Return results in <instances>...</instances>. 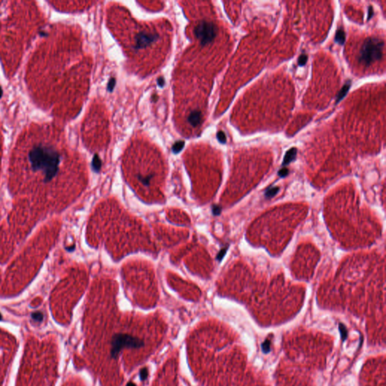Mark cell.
<instances>
[{
  "label": "cell",
  "instance_id": "13",
  "mask_svg": "<svg viewBox=\"0 0 386 386\" xmlns=\"http://www.w3.org/2000/svg\"><path fill=\"white\" fill-rule=\"evenodd\" d=\"M184 146V143L183 141L180 142H177V143H176L173 146V148H172V150H173V152H175V153H177V152H178L183 149V147Z\"/></svg>",
  "mask_w": 386,
  "mask_h": 386
},
{
  "label": "cell",
  "instance_id": "22",
  "mask_svg": "<svg viewBox=\"0 0 386 386\" xmlns=\"http://www.w3.org/2000/svg\"><path fill=\"white\" fill-rule=\"evenodd\" d=\"M114 85H115V79H112L110 80V82H109V86H108V89L109 90V91L112 90L113 87H114Z\"/></svg>",
  "mask_w": 386,
  "mask_h": 386
},
{
  "label": "cell",
  "instance_id": "15",
  "mask_svg": "<svg viewBox=\"0 0 386 386\" xmlns=\"http://www.w3.org/2000/svg\"><path fill=\"white\" fill-rule=\"evenodd\" d=\"M339 331H340V333H341V335H342V339H345L348 335L346 327L345 326V325L342 324H339Z\"/></svg>",
  "mask_w": 386,
  "mask_h": 386
},
{
  "label": "cell",
  "instance_id": "10",
  "mask_svg": "<svg viewBox=\"0 0 386 386\" xmlns=\"http://www.w3.org/2000/svg\"><path fill=\"white\" fill-rule=\"evenodd\" d=\"M278 191H279V187H277V186L267 188L266 191H265V198H272V197H274V195L278 193Z\"/></svg>",
  "mask_w": 386,
  "mask_h": 386
},
{
  "label": "cell",
  "instance_id": "1",
  "mask_svg": "<svg viewBox=\"0 0 386 386\" xmlns=\"http://www.w3.org/2000/svg\"><path fill=\"white\" fill-rule=\"evenodd\" d=\"M28 159L34 171L41 170L44 173V182H50L59 171L60 155L52 146L36 145L29 152Z\"/></svg>",
  "mask_w": 386,
  "mask_h": 386
},
{
  "label": "cell",
  "instance_id": "20",
  "mask_svg": "<svg viewBox=\"0 0 386 386\" xmlns=\"http://www.w3.org/2000/svg\"><path fill=\"white\" fill-rule=\"evenodd\" d=\"M212 210H213V213L214 215H219L221 213V208L217 205L213 206V209Z\"/></svg>",
  "mask_w": 386,
  "mask_h": 386
},
{
  "label": "cell",
  "instance_id": "18",
  "mask_svg": "<svg viewBox=\"0 0 386 386\" xmlns=\"http://www.w3.org/2000/svg\"><path fill=\"white\" fill-rule=\"evenodd\" d=\"M288 174H289V170L286 168H284L278 171V176L281 177H285L286 176L288 175Z\"/></svg>",
  "mask_w": 386,
  "mask_h": 386
},
{
  "label": "cell",
  "instance_id": "5",
  "mask_svg": "<svg viewBox=\"0 0 386 386\" xmlns=\"http://www.w3.org/2000/svg\"><path fill=\"white\" fill-rule=\"evenodd\" d=\"M158 39V36L155 33L144 31L140 33L136 36V48H143L151 45Z\"/></svg>",
  "mask_w": 386,
  "mask_h": 386
},
{
  "label": "cell",
  "instance_id": "12",
  "mask_svg": "<svg viewBox=\"0 0 386 386\" xmlns=\"http://www.w3.org/2000/svg\"><path fill=\"white\" fill-rule=\"evenodd\" d=\"M32 319L37 322H42L43 320V314L41 312H35L31 314Z\"/></svg>",
  "mask_w": 386,
  "mask_h": 386
},
{
  "label": "cell",
  "instance_id": "28",
  "mask_svg": "<svg viewBox=\"0 0 386 386\" xmlns=\"http://www.w3.org/2000/svg\"><path fill=\"white\" fill-rule=\"evenodd\" d=\"M2 317L1 313H0V320H2Z\"/></svg>",
  "mask_w": 386,
  "mask_h": 386
},
{
  "label": "cell",
  "instance_id": "6",
  "mask_svg": "<svg viewBox=\"0 0 386 386\" xmlns=\"http://www.w3.org/2000/svg\"><path fill=\"white\" fill-rule=\"evenodd\" d=\"M188 122L193 127L198 126L202 122V113L198 111H193L188 117Z\"/></svg>",
  "mask_w": 386,
  "mask_h": 386
},
{
  "label": "cell",
  "instance_id": "24",
  "mask_svg": "<svg viewBox=\"0 0 386 386\" xmlns=\"http://www.w3.org/2000/svg\"><path fill=\"white\" fill-rule=\"evenodd\" d=\"M158 83H159V85L163 86L164 84V80L163 79V78H159V80H158Z\"/></svg>",
  "mask_w": 386,
  "mask_h": 386
},
{
  "label": "cell",
  "instance_id": "3",
  "mask_svg": "<svg viewBox=\"0 0 386 386\" xmlns=\"http://www.w3.org/2000/svg\"><path fill=\"white\" fill-rule=\"evenodd\" d=\"M144 341L138 337L126 333H117L111 340V358L116 359L122 350L125 349H140L144 346Z\"/></svg>",
  "mask_w": 386,
  "mask_h": 386
},
{
  "label": "cell",
  "instance_id": "17",
  "mask_svg": "<svg viewBox=\"0 0 386 386\" xmlns=\"http://www.w3.org/2000/svg\"><path fill=\"white\" fill-rule=\"evenodd\" d=\"M307 60H308V56L306 55H301L298 59V64L300 66H304L306 64Z\"/></svg>",
  "mask_w": 386,
  "mask_h": 386
},
{
  "label": "cell",
  "instance_id": "19",
  "mask_svg": "<svg viewBox=\"0 0 386 386\" xmlns=\"http://www.w3.org/2000/svg\"><path fill=\"white\" fill-rule=\"evenodd\" d=\"M262 349H263L264 352H268L270 349V342L269 341H265L262 345Z\"/></svg>",
  "mask_w": 386,
  "mask_h": 386
},
{
  "label": "cell",
  "instance_id": "2",
  "mask_svg": "<svg viewBox=\"0 0 386 386\" xmlns=\"http://www.w3.org/2000/svg\"><path fill=\"white\" fill-rule=\"evenodd\" d=\"M384 42L379 38H368L363 43L359 52V61L368 66L379 60L383 55Z\"/></svg>",
  "mask_w": 386,
  "mask_h": 386
},
{
  "label": "cell",
  "instance_id": "25",
  "mask_svg": "<svg viewBox=\"0 0 386 386\" xmlns=\"http://www.w3.org/2000/svg\"><path fill=\"white\" fill-rule=\"evenodd\" d=\"M75 249V246H72V247H66V250L68 251H73V250Z\"/></svg>",
  "mask_w": 386,
  "mask_h": 386
},
{
  "label": "cell",
  "instance_id": "23",
  "mask_svg": "<svg viewBox=\"0 0 386 386\" xmlns=\"http://www.w3.org/2000/svg\"><path fill=\"white\" fill-rule=\"evenodd\" d=\"M368 13H369V15H368V18L367 19L369 20V19L371 18V17H372V16L373 15V11L372 6H369V12H368Z\"/></svg>",
  "mask_w": 386,
  "mask_h": 386
},
{
  "label": "cell",
  "instance_id": "21",
  "mask_svg": "<svg viewBox=\"0 0 386 386\" xmlns=\"http://www.w3.org/2000/svg\"><path fill=\"white\" fill-rule=\"evenodd\" d=\"M226 250H227L226 248L221 250L220 251V253L218 254V255H217V259L220 260V261L222 259V258H223V256H225V254L226 253Z\"/></svg>",
  "mask_w": 386,
  "mask_h": 386
},
{
  "label": "cell",
  "instance_id": "14",
  "mask_svg": "<svg viewBox=\"0 0 386 386\" xmlns=\"http://www.w3.org/2000/svg\"><path fill=\"white\" fill-rule=\"evenodd\" d=\"M139 375L141 381H145L147 379V377H148V369H147V368L144 367L141 369Z\"/></svg>",
  "mask_w": 386,
  "mask_h": 386
},
{
  "label": "cell",
  "instance_id": "8",
  "mask_svg": "<svg viewBox=\"0 0 386 386\" xmlns=\"http://www.w3.org/2000/svg\"><path fill=\"white\" fill-rule=\"evenodd\" d=\"M350 87H351V82H350V81H348V82L345 83V85H344L343 87L342 88V89L340 90V91H339L338 95H337V99H336V103H339L341 100L343 99V98H345V95L347 94V93L349 92V90L350 88Z\"/></svg>",
  "mask_w": 386,
  "mask_h": 386
},
{
  "label": "cell",
  "instance_id": "4",
  "mask_svg": "<svg viewBox=\"0 0 386 386\" xmlns=\"http://www.w3.org/2000/svg\"><path fill=\"white\" fill-rule=\"evenodd\" d=\"M195 33L202 45L211 42L216 37L217 28L212 23L202 22L195 27Z\"/></svg>",
  "mask_w": 386,
  "mask_h": 386
},
{
  "label": "cell",
  "instance_id": "9",
  "mask_svg": "<svg viewBox=\"0 0 386 386\" xmlns=\"http://www.w3.org/2000/svg\"><path fill=\"white\" fill-rule=\"evenodd\" d=\"M335 40L339 44L344 45L345 41V33L343 29L339 28L337 30L335 36Z\"/></svg>",
  "mask_w": 386,
  "mask_h": 386
},
{
  "label": "cell",
  "instance_id": "27",
  "mask_svg": "<svg viewBox=\"0 0 386 386\" xmlns=\"http://www.w3.org/2000/svg\"><path fill=\"white\" fill-rule=\"evenodd\" d=\"M2 93H3V91H2V88H1V87H0V98H1V97H2Z\"/></svg>",
  "mask_w": 386,
  "mask_h": 386
},
{
  "label": "cell",
  "instance_id": "7",
  "mask_svg": "<svg viewBox=\"0 0 386 386\" xmlns=\"http://www.w3.org/2000/svg\"><path fill=\"white\" fill-rule=\"evenodd\" d=\"M297 154V148H295V147H293V148L290 149V150H289L286 152V154H285L282 164L287 165L290 164V162H292V161L296 159Z\"/></svg>",
  "mask_w": 386,
  "mask_h": 386
},
{
  "label": "cell",
  "instance_id": "11",
  "mask_svg": "<svg viewBox=\"0 0 386 386\" xmlns=\"http://www.w3.org/2000/svg\"><path fill=\"white\" fill-rule=\"evenodd\" d=\"M92 165L93 168H94L95 171H98V170L100 169V168H101V161H100V159L97 155L94 156V159H93Z\"/></svg>",
  "mask_w": 386,
  "mask_h": 386
},
{
  "label": "cell",
  "instance_id": "16",
  "mask_svg": "<svg viewBox=\"0 0 386 386\" xmlns=\"http://www.w3.org/2000/svg\"><path fill=\"white\" fill-rule=\"evenodd\" d=\"M217 139H218V141H220V143H226V136L225 133H224L223 131H219L218 133H217Z\"/></svg>",
  "mask_w": 386,
  "mask_h": 386
},
{
  "label": "cell",
  "instance_id": "26",
  "mask_svg": "<svg viewBox=\"0 0 386 386\" xmlns=\"http://www.w3.org/2000/svg\"><path fill=\"white\" fill-rule=\"evenodd\" d=\"M126 386H136V385H135V384L134 383V382H129L128 383H127V385H126Z\"/></svg>",
  "mask_w": 386,
  "mask_h": 386
}]
</instances>
